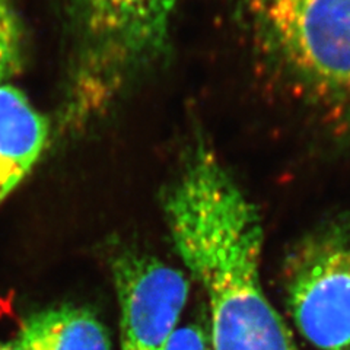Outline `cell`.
I'll return each instance as SVG.
<instances>
[{"mask_svg": "<svg viewBox=\"0 0 350 350\" xmlns=\"http://www.w3.org/2000/svg\"><path fill=\"white\" fill-rule=\"evenodd\" d=\"M175 251L211 308L212 350H298L261 283L262 226L216 153L199 139L163 189Z\"/></svg>", "mask_w": 350, "mask_h": 350, "instance_id": "6da1fadb", "label": "cell"}, {"mask_svg": "<svg viewBox=\"0 0 350 350\" xmlns=\"http://www.w3.org/2000/svg\"><path fill=\"white\" fill-rule=\"evenodd\" d=\"M180 0H66L69 62L60 127L91 129L107 117L168 46Z\"/></svg>", "mask_w": 350, "mask_h": 350, "instance_id": "7a4b0ae2", "label": "cell"}, {"mask_svg": "<svg viewBox=\"0 0 350 350\" xmlns=\"http://www.w3.org/2000/svg\"><path fill=\"white\" fill-rule=\"evenodd\" d=\"M271 73L305 105L350 122V0H243Z\"/></svg>", "mask_w": 350, "mask_h": 350, "instance_id": "3957f363", "label": "cell"}, {"mask_svg": "<svg viewBox=\"0 0 350 350\" xmlns=\"http://www.w3.org/2000/svg\"><path fill=\"white\" fill-rule=\"evenodd\" d=\"M284 280L306 340L323 350L350 347V215L306 237L289 257Z\"/></svg>", "mask_w": 350, "mask_h": 350, "instance_id": "277c9868", "label": "cell"}, {"mask_svg": "<svg viewBox=\"0 0 350 350\" xmlns=\"http://www.w3.org/2000/svg\"><path fill=\"white\" fill-rule=\"evenodd\" d=\"M111 271L120 305L122 350H162L178 327L190 283L178 269L124 251Z\"/></svg>", "mask_w": 350, "mask_h": 350, "instance_id": "5b68a950", "label": "cell"}, {"mask_svg": "<svg viewBox=\"0 0 350 350\" xmlns=\"http://www.w3.org/2000/svg\"><path fill=\"white\" fill-rule=\"evenodd\" d=\"M49 118L12 83L0 85V203L34 168L50 139Z\"/></svg>", "mask_w": 350, "mask_h": 350, "instance_id": "8992f818", "label": "cell"}, {"mask_svg": "<svg viewBox=\"0 0 350 350\" xmlns=\"http://www.w3.org/2000/svg\"><path fill=\"white\" fill-rule=\"evenodd\" d=\"M15 342L21 350H111L108 333L96 315L72 305L31 314Z\"/></svg>", "mask_w": 350, "mask_h": 350, "instance_id": "52a82bcc", "label": "cell"}, {"mask_svg": "<svg viewBox=\"0 0 350 350\" xmlns=\"http://www.w3.org/2000/svg\"><path fill=\"white\" fill-rule=\"evenodd\" d=\"M24 63V28L10 0H0V85L10 83Z\"/></svg>", "mask_w": 350, "mask_h": 350, "instance_id": "ba28073f", "label": "cell"}, {"mask_svg": "<svg viewBox=\"0 0 350 350\" xmlns=\"http://www.w3.org/2000/svg\"><path fill=\"white\" fill-rule=\"evenodd\" d=\"M162 350H212V345L203 327L190 323L175 328Z\"/></svg>", "mask_w": 350, "mask_h": 350, "instance_id": "9c48e42d", "label": "cell"}, {"mask_svg": "<svg viewBox=\"0 0 350 350\" xmlns=\"http://www.w3.org/2000/svg\"><path fill=\"white\" fill-rule=\"evenodd\" d=\"M0 350H21L16 342H8V343H0Z\"/></svg>", "mask_w": 350, "mask_h": 350, "instance_id": "30bf717a", "label": "cell"}]
</instances>
